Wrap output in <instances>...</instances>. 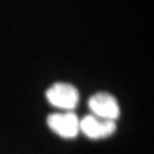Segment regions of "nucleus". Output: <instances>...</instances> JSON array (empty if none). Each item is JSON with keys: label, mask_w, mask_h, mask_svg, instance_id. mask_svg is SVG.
Here are the masks:
<instances>
[{"label": "nucleus", "mask_w": 154, "mask_h": 154, "mask_svg": "<svg viewBox=\"0 0 154 154\" xmlns=\"http://www.w3.org/2000/svg\"><path fill=\"white\" fill-rule=\"evenodd\" d=\"M79 119L73 112L53 113L47 118L48 127L63 138H74L80 130Z\"/></svg>", "instance_id": "4"}, {"label": "nucleus", "mask_w": 154, "mask_h": 154, "mask_svg": "<svg viewBox=\"0 0 154 154\" xmlns=\"http://www.w3.org/2000/svg\"><path fill=\"white\" fill-rule=\"evenodd\" d=\"M46 97L50 104L62 110H73L79 103L78 89L66 82L54 83L46 91Z\"/></svg>", "instance_id": "1"}, {"label": "nucleus", "mask_w": 154, "mask_h": 154, "mask_svg": "<svg viewBox=\"0 0 154 154\" xmlns=\"http://www.w3.org/2000/svg\"><path fill=\"white\" fill-rule=\"evenodd\" d=\"M80 130L90 139H100L113 135L116 129V121L102 119L89 114L79 122Z\"/></svg>", "instance_id": "3"}, {"label": "nucleus", "mask_w": 154, "mask_h": 154, "mask_svg": "<svg viewBox=\"0 0 154 154\" xmlns=\"http://www.w3.org/2000/svg\"><path fill=\"white\" fill-rule=\"evenodd\" d=\"M88 106L94 116L116 121L120 116V106L114 96L109 93L94 94L89 98Z\"/></svg>", "instance_id": "2"}]
</instances>
